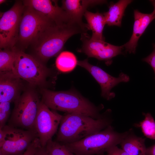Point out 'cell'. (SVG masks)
<instances>
[{"mask_svg": "<svg viewBox=\"0 0 155 155\" xmlns=\"http://www.w3.org/2000/svg\"><path fill=\"white\" fill-rule=\"evenodd\" d=\"M88 30L87 24L73 20L62 25H53L32 45L35 57L42 63L47 61L61 51L70 37L78 34L87 33Z\"/></svg>", "mask_w": 155, "mask_h": 155, "instance_id": "cell-1", "label": "cell"}, {"mask_svg": "<svg viewBox=\"0 0 155 155\" xmlns=\"http://www.w3.org/2000/svg\"><path fill=\"white\" fill-rule=\"evenodd\" d=\"M41 93V101L53 110L87 115L95 119L101 118L105 115L100 113L103 108L102 105L96 106L76 91H55L42 88Z\"/></svg>", "mask_w": 155, "mask_h": 155, "instance_id": "cell-2", "label": "cell"}, {"mask_svg": "<svg viewBox=\"0 0 155 155\" xmlns=\"http://www.w3.org/2000/svg\"><path fill=\"white\" fill-rule=\"evenodd\" d=\"M112 122L105 114L95 119L81 114L66 113L61 120L57 141L67 144L78 141L102 130L111 125Z\"/></svg>", "mask_w": 155, "mask_h": 155, "instance_id": "cell-3", "label": "cell"}, {"mask_svg": "<svg viewBox=\"0 0 155 155\" xmlns=\"http://www.w3.org/2000/svg\"><path fill=\"white\" fill-rule=\"evenodd\" d=\"M129 132L118 133L110 125L102 130L80 140L64 144L76 155L103 154L120 144Z\"/></svg>", "mask_w": 155, "mask_h": 155, "instance_id": "cell-4", "label": "cell"}, {"mask_svg": "<svg viewBox=\"0 0 155 155\" xmlns=\"http://www.w3.org/2000/svg\"><path fill=\"white\" fill-rule=\"evenodd\" d=\"M55 24L25 6L14 47L24 51V49L32 45L47 28Z\"/></svg>", "mask_w": 155, "mask_h": 155, "instance_id": "cell-5", "label": "cell"}, {"mask_svg": "<svg viewBox=\"0 0 155 155\" xmlns=\"http://www.w3.org/2000/svg\"><path fill=\"white\" fill-rule=\"evenodd\" d=\"M41 101L32 89L25 91L14 103L8 125L23 129L34 130V127Z\"/></svg>", "mask_w": 155, "mask_h": 155, "instance_id": "cell-6", "label": "cell"}, {"mask_svg": "<svg viewBox=\"0 0 155 155\" xmlns=\"http://www.w3.org/2000/svg\"><path fill=\"white\" fill-rule=\"evenodd\" d=\"M16 49L13 73L32 85H45L51 74L50 69L34 57Z\"/></svg>", "mask_w": 155, "mask_h": 155, "instance_id": "cell-7", "label": "cell"}, {"mask_svg": "<svg viewBox=\"0 0 155 155\" xmlns=\"http://www.w3.org/2000/svg\"><path fill=\"white\" fill-rule=\"evenodd\" d=\"M4 138L0 145V154L2 155H20L23 153L37 135L34 130L20 128L9 125L0 128Z\"/></svg>", "mask_w": 155, "mask_h": 155, "instance_id": "cell-8", "label": "cell"}, {"mask_svg": "<svg viewBox=\"0 0 155 155\" xmlns=\"http://www.w3.org/2000/svg\"><path fill=\"white\" fill-rule=\"evenodd\" d=\"M24 7L22 1H16L9 10L1 14L0 49L14 47Z\"/></svg>", "mask_w": 155, "mask_h": 155, "instance_id": "cell-9", "label": "cell"}, {"mask_svg": "<svg viewBox=\"0 0 155 155\" xmlns=\"http://www.w3.org/2000/svg\"><path fill=\"white\" fill-rule=\"evenodd\" d=\"M63 115L56 111L50 110L41 100L34 121V129L42 147L48 142L57 131Z\"/></svg>", "mask_w": 155, "mask_h": 155, "instance_id": "cell-10", "label": "cell"}, {"mask_svg": "<svg viewBox=\"0 0 155 155\" xmlns=\"http://www.w3.org/2000/svg\"><path fill=\"white\" fill-rule=\"evenodd\" d=\"M77 65L86 69L92 75L100 86L101 96L107 100L115 96V93L111 92L113 88L121 82H128L130 80L127 75L122 72L118 77H114L99 67L90 64L87 59L78 61Z\"/></svg>", "mask_w": 155, "mask_h": 155, "instance_id": "cell-11", "label": "cell"}, {"mask_svg": "<svg viewBox=\"0 0 155 155\" xmlns=\"http://www.w3.org/2000/svg\"><path fill=\"white\" fill-rule=\"evenodd\" d=\"M82 45L79 51L84 53L88 57L100 60L108 61L122 53L123 45L117 46L107 43L105 40L92 39L87 33L81 34Z\"/></svg>", "mask_w": 155, "mask_h": 155, "instance_id": "cell-12", "label": "cell"}, {"mask_svg": "<svg viewBox=\"0 0 155 155\" xmlns=\"http://www.w3.org/2000/svg\"><path fill=\"white\" fill-rule=\"evenodd\" d=\"M24 5L40 15L51 20L57 25H62L73 20L66 12L58 4L57 1L25 0Z\"/></svg>", "mask_w": 155, "mask_h": 155, "instance_id": "cell-13", "label": "cell"}, {"mask_svg": "<svg viewBox=\"0 0 155 155\" xmlns=\"http://www.w3.org/2000/svg\"><path fill=\"white\" fill-rule=\"evenodd\" d=\"M21 79L12 71L0 72V102H14L20 97Z\"/></svg>", "mask_w": 155, "mask_h": 155, "instance_id": "cell-14", "label": "cell"}, {"mask_svg": "<svg viewBox=\"0 0 155 155\" xmlns=\"http://www.w3.org/2000/svg\"><path fill=\"white\" fill-rule=\"evenodd\" d=\"M134 22L132 34L129 40L123 45L125 51L135 53L138 40L150 24L155 19L153 11L150 13H144L136 9L134 11Z\"/></svg>", "mask_w": 155, "mask_h": 155, "instance_id": "cell-15", "label": "cell"}, {"mask_svg": "<svg viewBox=\"0 0 155 155\" xmlns=\"http://www.w3.org/2000/svg\"><path fill=\"white\" fill-rule=\"evenodd\" d=\"M62 8L70 18L75 21L83 23L82 18L87 9L90 7L105 3V0H63L62 1Z\"/></svg>", "mask_w": 155, "mask_h": 155, "instance_id": "cell-16", "label": "cell"}, {"mask_svg": "<svg viewBox=\"0 0 155 155\" xmlns=\"http://www.w3.org/2000/svg\"><path fill=\"white\" fill-rule=\"evenodd\" d=\"M132 1L131 0H120L115 3L111 2L109 6L108 11L103 13L106 24L108 26L121 27L125 9Z\"/></svg>", "mask_w": 155, "mask_h": 155, "instance_id": "cell-17", "label": "cell"}, {"mask_svg": "<svg viewBox=\"0 0 155 155\" xmlns=\"http://www.w3.org/2000/svg\"><path fill=\"white\" fill-rule=\"evenodd\" d=\"M84 16L87 22L88 30L92 32L91 38L94 40H104L103 32L106 22L103 14L98 12L94 13L87 10Z\"/></svg>", "mask_w": 155, "mask_h": 155, "instance_id": "cell-18", "label": "cell"}, {"mask_svg": "<svg viewBox=\"0 0 155 155\" xmlns=\"http://www.w3.org/2000/svg\"><path fill=\"white\" fill-rule=\"evenodd\" d=\"M145 139L131 134L129 132L120 144L121 149L129 155H146Z\"/></svg>", "mask_w": 155, "mask_h": 155, "instance_id": "cell-19", "label": "cell"}, {"mask_svg": "<svg viewBox=\"0 0 155 155\" xmlns=\"http://www.w3.org/2000/svg\"><path fill=\"white\" fill-rule=\"evenodd\" d=\"M78 61L73 53L67 51L61 52L57 57L56 66L57 69L63 72L72 71L76 66Z\"/></svg>", "mask_w": 155, "mask_h": 155, "instance_id": "cell-20", "label": "cell"}, {"mask_svg": "<svg viewBox=\"0 0 155 155\" xmlns=\"http://www.w3.org/2000/svg\"><path fill=\"white\" fill-rule=\"evenodd\" d=\"M15 47L0 49V72L13 71L16 59Z\"/></svg>", "mask_w": 155, "mask_h": 155, "instance_id": "cell-21", "label": "cell"}, {"mask_svg": "<svg viewBox=\"0 0 155 155\" xmlns=\"http://www.w3.org/2000/svg\"><path fill=\"white\" fill-rule=\"evenodd\" d=\"M144 119L135 126L140 127L144 135L147 138L155 140V121L151 114L143 113Z\"/></svg>", "mask_w": 155, "mask_h": 155, "instance_id": "cell-22", "label": "cell"}, {"mask_svg": "<svg viewBox=\"0 0 155 155\" xmlns=\"http://www.w3.org/2000/svg\"><path fill=\"white\" fill-rule=\"evenodd\" d=\"M45 148L51 155H76L70 151L64 144L52 139L47 143Z\"/></svg>", "mask_w": 155, "mask_h": 155, "instance_id": "cell-23", "label": "cell"}, {"mask_svg": "<svg viewBox=\"0 0 155 155\" xmlns=\"http://www.w3.org/2000/svg\"><path fill=\"white\" fill-rule=\"evenodd\" d=\"M10 103L0 102V128L6 125L10 114Z\"/></svg>", "mask_w": 155, "mask_h": 155, "instance_id": "cell-24", "label": "cell"}, {"mask_svg": "<svg viewBox=\"0 0 155 155\" xmlns=\"http://www.w3.org/2000/svg\"><path fill=\"white\" fill-rule=\"evenodd\" d=\"M41 147L39 139L37 137L32 142L25 151L20 155H34Z\"/></svg>", "mask_w": 155, "mask_h": 155, "instance_id": "cell-25", "label": "cell"}, {"mask_svg": "<svg viewBox=\"0 0 155 155\" xmlns=\"http://www.w3.org/2000/svg\"><path fill=\"white\" fill-rule=\"evenodd\" d=\"M142 61L149 64L153 69L155 75V45L152 52L148 56L143 59Z\"/></svg>", "mask_w": 155, "mask_h": 155, "instance_id": "cell-26", "label": "cell"}, {"mask_svg": "<svg viewBox=\"0 0 155 155\" xmlns=\"http://www.w3.org/2000/svg\"><path fill=\"white\" fill-rule=\"evenodd\" d=\"M107 153L108 155H129L123 150L119 148L117 146L111 148Z\"/></svg>", "mask_w": 155, "mask_h": 155, "instance_id": "cell-27", "label": "cell"}, {"mask_svg": "<svg viewBox=\"0 0 155 155\" xmlns=\"http://www.w3.org/2000/svg\"><path fill=\"white\" fill-rule=\"evenodd\" d=\"M146 155H155V144L146 148Z\"/></svg>", "mask_w": 155, "mask_h": 155, "instance_id": "cell-28", "label": "cell"}, {"mask_svg": "<svg viewBox=\"0 0 155 155\" xmlns=\"http://www.w3.org/2000/svg\"><path fill=\"white\" fill-rule=\"evenodd\" d=\"M47 151L45 147H40L34 155H47Z\"/></svg>", "mask_w": 155, "mask_h": 155, "instance_id": "cell-29", "label": "cell"}, {"mask_svg": "<svg viewBox=\"0 0 155 155\" xmlns=\"http://www.w3.org/2000/svg\"><path fill=\"white\" fill-rule=\"evenodd\" d=\"M150 2L151 3L154 7V10L153 11L154 13L155 17V0H150Z\"/></svg>", "mask_w": 155, "mask_h": 155, "instance_id": "cell-30", "label": "cell"}, {"mask_svg": "<svg viewBox=\"0 0 155 155\" xmlns=\"http://www.w3.org/2000/svg\"><path fill=\"white\" fill-rule=\"evenodd\" d=\"M6 1L5 0H0V4L5 2Z\"/></svg>", "mask_w": 155, "mask_h": 155, "instance_id": "cell-31", "label": "cell"}, {"mask_svg": "<svg viewBox=\"0 0 155 155\" xmlns=\"http://www.w3.org/2000/svg\"><path fill=\"white\" fill-rule=\"evenodd\" d=\"M47 153H47V155H51L48 152H47Z\"/></svg>", "mask_w": 155, "mask_h": 155, "instance_id": "cell-32", "label": "cell"}, {"mask_svg": "<svg viewBox=\"0 0 155 155\" xmlns=\"http://www.w3.org/2000/svg\"><path fill=\"white\" fill-rule=\"evenodd\" d=\"M0 155H2L0 154Z\"/></svg>", "mask_w": 155, "mask_h": 155, "instance_id": "cell-33", "label": "cell"}, {"mask_svg": "<svg viewBox=\"0 0 155 155\" xmlns=\"http://www.w3.org/2000/svg\"><path fill=\"white\" fill-rule=\"evenodd\" d=\"M106 155H108L107 154Z\"/></svg>", "mask_w": 155, "mask_h": 155, "instance_id": "cell-34", "label": "cell"}, {"mask_svg": "<svg viewBox=\"0 0 155 155\" xmlns=\"http://www.w3.org/2000/svg\"><path fill=\"white\" fill-rule=\"evenodd\" d=\"M103 155V154H101V155Z\"/></svg>", "mask_w": 155, "mask_h": 155, "instance_id": "cell-35", "label": "cell"}]
</instances>
